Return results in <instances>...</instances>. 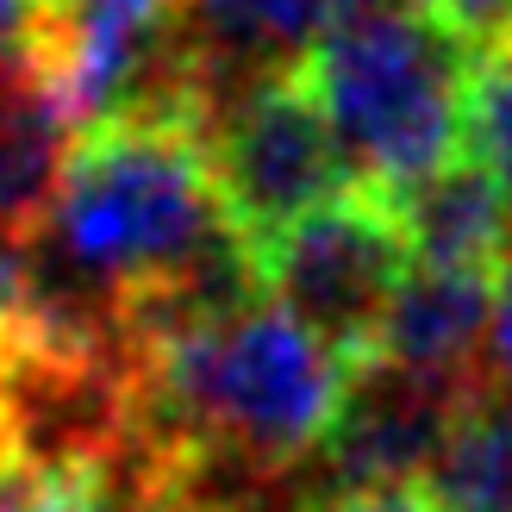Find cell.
I'll return each mask as SVG.
<instances>
[{
    "label": "cell",
    "instance_id": "11",
    "mask_svg": "<svg viewBox=\"0 0 512 512\" xmlns=\"http://www.w3.org/2000/svg\"><path fill=\"white\" fill-rule=\"evenodd\" d=\"M200 63L213 75V94L250 82L269 69H294L331 19H344L356 0H182Z\"/></svg>",
    "mask_w": 512,
    "mask_h": 512
},
{
    "label": "cell",
    "instance_id": "8",
    "mask_svg": "<svg viewBox=\"0 0 512 512\" xmlns=\"http://www.w3.org/2000/svg\"><path fill=\"white\" fill-rule=\"evenodd\" d=\"M488 325H494V269H431L413 263L375 331L381 363L419 381L475 388L488 381Z\"/></svg>",
    "mask_w": 512,
    "mask_h": 512
},
{
    "label": "cell",
    "instance_id": "9",
    "mask_svg": "<svg viewBox=\"0 0 512 512\" xmlns=\"http://www.w3.org/2000/svg\"><path fill=\"white\" fill-rule=\"evenodd\" d=\"M75 138L82 132L32 69L0 75V238L32 244L44 232Z\"/></svg>",
    "mask_w": 512,
    "mask_h": 512
},
{
    "label": "cell",
    "instance_id": "18",
    "mask_svg": "<svg viewBox=\"0 0 512 512\" xmlns=\"http://www.w3.org/2000/svg\"><path fill=\"white\" fill-rule=\"evenodd\" d=\"M13 463V450H7V431H0V469H7Z\"/></svg>",
    "mask_w": 512,
    "mask_h": 512
},
{
    "label": "cell",
    "instance_id": "1",
    "mask_svg": "<svg viewBox=\"0 0 512 512\" xmlns=\"http://www.w3.org/2000/svg\"><path fill=\"white\" fill-rule=\"evenodd\" d=\"M232 238L213 163L194 125L119 119L75 138L57 207L32 238L38 300L113 319L119 306L182 281Z\"/></svg>",
    "mask_w": 512,
    "mask_h": 512
},
{
    "label": "cell",
    "instance_id": "3",
    "mask_svg": "<svg viewBox=\"0 0 512 512\" xmlns=\"http://www.w3.org/2000/svg\"><path fill=\"white\" fill-rule=\"evenodd\" d=\"M475 57L425 0H356L294 69L338 132L350 175L394 200L463 157Z\"/></svg>",
    "mask_w": 512,
    "mask_h": 512
},
{
    "label": "cell",
    "instance_id": "5",
    "mask_svg": "<svg viewBox=\"0 0 512 512\" xmlns=\"http://www.w3.org/2000/svg\"><path fill=\"white\" fill-rule=\"evenodd\" d=\"M200 144L213 163L219 213L250 250H263L275 232H288L294 219H306L356 182L300 69H269L213 94L207 119H200Z\"/></svg>",
    "mask_w": 512,
    "mask_h": 512
},
{
    "label": "cell",
    "instance_id": "7",
    "mask_svg": "<svg viewBox=\"0 0 512 512\" xmlns=\"http://www.w3.org/2000/svg\"><path fill=\"white\" fill-rule=\"evenodd\" d=\"M481 388V381H475ZM475 388H444V381H419L381 356H356L344 369L338 419H331L325 444L306 463V494L325 488H381V481H425L450 438L456 413Z\"/></svg>",
    "mask_w": 512,
    "mask_h": 512
},
{
    "label": "cell",
    "instance_id": "12",
    "mask_svg": "<svg viewBox=\"0 0 512 512\" xmlns=\"http://www.w3.org/2000/svg\"><path fill=\"white\" fill-rule=\"evenodd\" d=\"M463 150L488 169L512 213V50H481L475 82H469V119H463Z\"/></svg>",
    "mask_w": 512,
    "mask_h": 512
},
{
    "label": "cell",
    "instance_id": "15",
    "mask_svg": "<svg viewBox=\"0 0 512 512\" xmlns=\"http://www.w3.org/2000/svg\"><path fill=\"white\" fill-rule=\"evenodd\" d=\"M300 512H431L425 481H381V488H319Z\"/></svg>",
    "mask_w": 512,
    "mask_h": 512
},
{
    "label": "cell",
    "instance_id": "16",
    "mask_svg": "<svg viewBox=\"0 0 512 512\" xmlns=\"http://www.w3.org/2000/svg\"><path fill=\"white\" fill-rule=\"evenodd\" d=\"M444 25H456L475 50L512 44V0H425Z\"/></svg>",
    "mask_w": 512,
    "mask_h": 512
},
{
    "label": "cell",
    "instance_id": "2",
    "mask_svg": "<svg viewBox=\"0 0 512 512\" xmlns=\"http://www.w3.org/2000/svg\"><path fill=\"white\" fill-rule=\"evenodd\" d=\"M344 356L275 300L138 350V444L194 450L263 481H306L344 394Z\"/></svg>",
    "mask_w": 512,
    "mask_h": 512
},
{
    "label": "cell",
    "instance_id": "14",
    "mask_svg": "<svg viewBox=\"0 0 512 512\" xmlns=\"http://www.w3.org/2000/svg\"><path fill=\"white\" fill-rule=\"evenodd\" d=\"M32 319H38V263H32V244L0 238V350H7Z\"/></svg>",
    "mask_w": 512,
    "mask_h": 512
},
{
    "label": "cell",
    "instance_id": "4",
    "mask_svg": "<svg viewBox=\"0 0 512 512\" xmlns=\"http://www.w3.org/2000/svg\"><path fill=\"white\" fill-rule=\"evenodd\" d=\"M32 75L75 132L119 119H175L200 132L213 107V75L182 0H38Z\"/></svg>",
    "mask_w": 512,
    "mask_h": 512
},
{
    "label": "cell",
    "instance_id": "6",
    "mask_svg": "<svg viewBox=\"0 0 512 512\" xmlns=\"http://www.w3.org/2000/svg\"><path fill=\"white\" fill-rule=\"evenodd\" d=\"M250 256H256L263 300H275L294 325H306L344 363L375 350L388 300L413 269V244L400 232L394 200L363 182L331 194L325 207L294 219L288 232H275Z\"/></svg>",
    "mask_w": 512,
    "mask_h": 512
},
{
    "label": "cell",
    "instance_id": "13",
    "mask_svg": "<svg viewBox=\"0 0 512 512\" xmlns=\"http://www.w3.org/2000/svg\"><path fill=\"white\" fill-rule=\"evenodd\" d=\"M0 512H113L107 475L63 463H13L0 469Z\"/></svg>",
    "mask_w": 512,
    "mask_h": 512
},
{
    "label": "cell",
    "instance_id": "17",
    "mask_svg": "<svg viewBox=\"0 0 512 512\" xmlns=\"http://www.w3.org/2000/svg\"><path fill=\"white\" fill-rule=\"evenodd\" d=\"M32 25L38 0H0V75L32 69Z\"/></svg>",
    "mask_w": 512,
    "mask_h": 512
},
{
    "label": "cell",
    "instance_id": "10",
    "mask_svg": "<svg viewBox=\"0 0 512 512\" xmlns=\"http://www.w3.org/2000/svg\"><path fill=\"white\" fill-rule=\"evenodd\" d=\"M394 213L413 244V263L431 269H500V256L512 250V213L469 150L425 175L419 188L394 194Z\"/></svg>",
    "mask_w": 512,
    "mask_h": 512
}]
</instances>
